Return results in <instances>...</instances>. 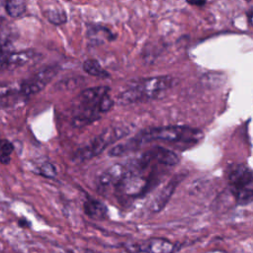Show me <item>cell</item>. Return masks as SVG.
Here are the masks:
<instances>
[{"mask_svg": "<svg viewBox=\"0 0 253 253\" xmlns=\"http://www.w3.org/2000/svg\"><path fill=\"white\" fill-rule=\"evenodd\" d=\"M203 136L204 133L200 129L185 126L151 127L144 129L135 135L141 145L154 140L193 145L198 143L203 138Z\"/></svg>", "mask_w": 253, "mask_h": 253, "instance_id": "1", "label": "cell"}, {"mask_svg": "<svg viewBox=\"0 0 253 253\" xmlns=\"http://www.w3.org/2000/svg\"><path fill=\"white\" fill-rule=\"evenodd\" d=\"M175 84L172 76H155L135 83L118 96V104L129 105L157 98Z\"/></svg>", "mask_w": 253, "mask_h": 253, "instance_id": "2", "label": "cell"}, {"mask_svg": "<svg viewBox=\"0 0 253 253\" xmlns=\"http://www.w3.org/2000/svg\"><path fill=\"white\" fill-rule=\"evenodd\" d=\"M227 185L236 203L249 205L253 199V175L251 169L244 163L233 164L227 171Z\"/></svg>", "mask_w": 253, "mask_h": 253, "instance_id": "3", "label": "cell"}, {"mask_svg": "<svg viewBox=\"0 0 253 253\" xmlns=\"http://www.w3.org/2000/svg\"><path fill=\"white\" fill-rule=\"evenodd\" d=\"M106 86L93 87L84 90L78 97V104L72 120V125L81 127L95 121L100 114L99 103L104 95L109 93Z\"/></svg>", "mask_w": 253, "mask_h": 253, "instance_id": "4", "label": "cell"}, {"mask_svg": "<svg viewBox=\"0 0 253 253\" xmlns=\"http://www.w3.org/2000/svg\"><path fill=\"white\" fill-rule=\"evenodd\" d=\"M131 131V127L127 126H109L95 136L89 143L74 153L73 159L79 162L93 158L102 153L107 147L114 144L122 137L127 135Z\"/></svg>", "mask_w": 253, "mask_h": 253, "instance_id": "5", "label": "cell"}, {"mask_svg": "<svg viewBox=\"0 0 253 253\" xmlns=\"http://www.w3.org/2000/svg\"><path fill=\"white\" fill-rule=\"evenodd\" d=\"M179 160V156L171 149L162 146H154L126 165L130 172L134 171L135 173H138L143 172L148 168H156L157 166H174L178 164Z\"/></svg>", "mask_w": 253, "mask_h": 253, "instance_id": "6", "label": "cell"}, {"mask_svg": "<svg viewBox=\"0 0 253 253\" xmlns=\"http://www.w3.org/2000/svg\"><path fill=\"white\" fill-rule=\"evenodd\" d=\"M56 73L57 69L54 66L45 67L40 70L32 77L28 78L20 84L19 90L21 96L23 98H28L34 94L39 93L51 81Z\"/></svg>", "mask_w": 253, "mask_h": 253, "instance_id": "7", "label": "cell"}, {"mask_svg": "<svg viewBox=\"0 0 253 253\" xmlns=\"http://www.w3.org/2000/svg\"><path fill=\"white\" fill-rule=\"evenodd\" d=\"M126 249L132 253H175L177 245L168 239L155 237L139 243L127 245Z\"/></svg>", "mask_w": 253, "mask_h": 253, "instance_id": "8", "label": "cell"}, {"mask_svg": "<svg viewBox=\"0 0 253 253\" xmlns=\"http://www.w3.org/2000/svg\"><path fill=\"white\" fill-rule=\"evenodd\" d=\"M185 174L179 173L176 176H174L158 193L157 196L154 197L152 200L150 206H149V211L151 212H158L163 208L167 205L169 200L171 199L174 191L176 190L177 186L180 184V182L184 179Z\"/></svg>", "mask_w": 253, "mask_h": 253, "instance_id": "9", "label": "cell"}, {"mask_svg": "<svg viewBox=\"0 0 253 253\" xmlns=\"http://www.w3.org/2000/svg\"><path fill=\"white\" fill-rule=\"evenodd\" d=\"M128 174L126 164L117 163L107 168L99 177L102 186H117Z\"/></svg>", "mask_w": 253, "mask_h": 253, "instance_id": "10", "label": "cell"}, {"mask_svg": "<svg viewBox=\"0 0 253 253\" xmlns=\"http://www.w3.org/2000/svg\"><path fill=\"white\" fill-rule=\"evenodd\" d=\"M26 10L25 0H0V20L7 17L18 18Z\"/></svg>", "mask_w": 253, "mask_h": 253, "instance_id": "11", "label": "cell"}, {"mask_svg": "<svg viewBox=\"0 0 253 253\" xmlns=\"http://www.w3.org/2000/svg\"><path fill=\"white\" fill-rule=\"evenodd\" d=\"M84 212L91 218L95 219H103L107 216L108 209L107 207L100 201L92 198H88L83 206Z\"/></svg>", "mask_w": 253, "mask_h": 253, "instance_id": "12", "label": "cell"}, {"mask_svg": "<svg viewBox=\"0 0 253 253\" xmlns=\"http://www.w3.org/2000/svg\"><path fill=\"white\" fill-rule=\"evenodd\" d=\"M36 56V52L33 50H24L18 52H11L3 65L8 67L21 66L32 60Z\"/></svg>", "mask_w": 253, "mask_h": 253, "instance_id": "13", "label": "cell"}, {"mask_svg": "<svg viewBox=\"0 0 253 253\" xmlns=\"http://www.w3.org/2000/svg\"><path fill=\"white\" fill-rule=\"evenodd\" d=\"M21 97L19 88L12 86H3L0 88V106L2 107L15 104Z\"/></svg>", "mask_w": 253, "mask_h": 253, "instance_id": "14", "label": "cell"}, {"mask_svg": "<svg viewBox=\"0 0 253 253\" xmlns=\"http://www.w3.org/2000/svg\"><path fill=\"white\" fill-rule=\"evenodd\" d=\"M87 35L90 41H93L94 42H102L104 40L112 41L115 38V36H113L112 32L109 29L103 26H98V25L92 26L88 30Z\"/></svg>", "mask_w": 253, "mask_h": 253, "instance_id": "15", "label": "cell"}, {"mask_svg": "<svg viewBox=\"0 0 253 253\" xmlns=\"http://www.w3.org/2000/svg\"><path fill=\"white\" fill-rule=\"evenodd\" d=\"M83 69L91 76L95 77H109L110 74L100 65V63L96 59H87L83 63Z\"/></svg>", "mask_w": 253, "mask_h": 253, "instance_id": "16", "label": "cell"}, {"mask_svg": "<svg viewBox=\"0 0 253 253\" xmlns=\"http://www.w3.org/2000/svg\"><path fill=\"white\" fill-rule=\"evenodd\" d=\"M46 18L47 20L54 24V25H61V24H64L67 20V17H66V13L63 9L61 8H58V7H53V8H48L46 13Z\"/></svg>", "mask_w": 253, "mask_h": 253, "instance_id": "17", "label": "cell"}, {"mask_svg": "<svg viewBox=\"0 0 253 253\" xmlns=\"http://www.w3.org/2000/svg\"><path fill=\"white\" fill-rule=\"evenodd\" d=\"M14 150L13 144L7 139H0V162L9 164L11 161V153Z\"/></svg>", "mask_w": 253, "mask_h": 253, "instance_id": "18", "label": "cell"}, {"mask_svg": "<svg viewBox=\"0 0 253 253\" xmlns=\"http://www.w3.org/2000/svg\"><path fill=\"white\" fill-rule=\"evenodd\" d=\"M39 174L45 178H54L56 176V169L50 162H43L39 167Z\"/></svg>", "mask_w": 253, "mask_h": 253, "instance_id": "19", "label": "cell"}, {"mask_svg": "<svg viewBox=\"0 0 253 253\" xmlns=\"http://www.w3.org/2000/svg\"><path fill=\"white\" fill-rule=\"evenodd\" d=\"M113 106H114V101L112 100V98L107 93L100 100V103H99L100 113H107V112H109L113 108Z\"/></svg>", "mask_w": 253, "mask_h": 253, "instance_id": "20", "label": "cell"}, {"mask_svg": "<svg viewBox=\"0 0 253 253\" xmlns=\"http://www.w3.org/2000/svg\"><path fill=\"white\" fill-rule=\"evenodd\" d=\"M188 4L194 6H204L206 4V0H186Z\"/></svg>", "mask_w": 253, "mask_h": 253, "instance_id": "21", "label": "cell"}, {"mask_svg": "<svg viewBox=\"0 0 253 253\" xmlns=\"http://www.w3.org/2000/svg\"><path fill=\"white\" fill-rule=\"evenodd\" d=\"M18 224H19L20 227H30L31 222L26 218H20L18 220Z\"/></svg>", "mask_w": 253, "mask_h": 253, "instance_id": "22", "label": "cell"}, {"mask_svg": "<svg viewBox=\"0 0 253 253\" xmlns=\"http://www.w3.org/2000/svg\"><path fill=\"white\" fill-rule=\"evenodd\" d=\"M72 253H93V252L88 250V249H79V250H76V251H74Z\"/></svg>", "mask_w": 253, "mask_h": 253, "instance_id": "23", "label": "cell"}, {"mask_svg": "<svg viewBox=\"0 0 253 253\" xmlns=\"http://www.w3.org/2000/svg\"><path fill=\"white\" fill-rule=\"evenodd\" d=\"M247 14H248V19H249V25H251V16H252V11L250 10Z\"/></svg>", "mask_w": 253, "mask_h": 253, "instance_id": "24", "label": "cell"}, {"mask_svg": "<svg viewBox=\"0 0 253 253\" xmlns=\"http://www.w3.org/2000/svg\"><path fill=\"white\" fill-rule=\"evenodd\" d=\"M246 1H251V0H246Z\"/></svg>", "mask_w": 253, "mask_h": 253, "instance_id": "25", "label": "cell"}]
</instances>
